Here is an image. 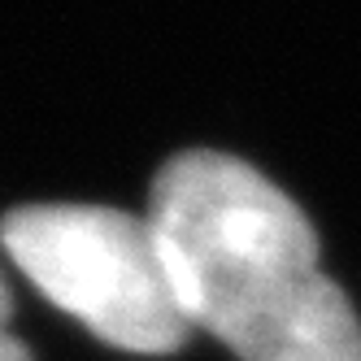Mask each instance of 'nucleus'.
Returning a JSON list of instances; mask_svg holds the SVG:
<instances>
[{
	"label": "nucleus",
	"instance_id": "nucleus-1",
	"mask_svg": "<svg viewBox=\"0 0 361 361\" xmlns=\"http://www.w3.org/2000/svg\"><path fill=\"white\" fill-rule=\"evenodd\" d=\"M174 300L240 361H361V322L322 274L300 204L231 152L170 157L148 192Z\"/></svg>",
	"mask_w": 361,
	"mask_h": 361
},
{
	"label": "nucleus",
	"instance_id": "nucleus-2",
	"mask_svg": "<svg viewBox=\"0 0 361 361\" xmlns=\"http://www.w3.org/2000/svg\"><path fill=\"white\" fill-rule=\"evenodd\" d=\"M0 244L35 288L122 353L166 357L192 340L148 218L109 204H22Z\"/></svg>",
	"mask_w": 361,
	"mask_h": 361
},
{
	"label": "nucleus",
	"instance_id": "nucleus-3",
	"mask_svg": "<svg viewBox=\"0 0 361 361\" xmlns=\"http://www.w3.org/2000/svg\"><path fill=\"white\" fill-rule=\"evenodd\" d=\"M0 361H31V348L18 340V335L0 331Z\"/></svg>",
	"mask_w": 361,
	"mask_h": 361
},
{
	"label": "nucleus",
	"instance_id": "nucleus-4",
	"mask_svg": "<svg viewBox=\"0 0 361 361\" xmlns=\"http://www.w3.org/2000/svg\"><path fill=\"white\" fill-rule=\"evenodd\" d=\"M9 318H13V292H9V283H5V274H0V331L9 326Z\"/></svg>",
	"mask_w": 361,
	"mask_h": 361
}]
</instances>
